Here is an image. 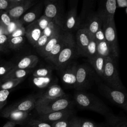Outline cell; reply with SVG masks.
<instances>
[{
	"label": "cell",
	"mask_w": 127,
	"mask_h": 127,
	"mask_svg": "<svg viewBox=\"0 0 127 127\" xmlns=\"http://www.w3.org/2000/svg\"><path fill=\"white\" fill-rule=\"evenodd\" d=\"M98 90L102 96L126 112L127 111V98L126 91L113 89L105 83L98 84Z\"/></svg>",
	"instance_id": "cell-7"
},
{
	"label": "cell",
	"mask_w": 127,
	"mask_h": 127,
	"mask_svg": "<svg viewBox=\"0 0 127 127\" xmlns=\"http://www.w3.org/2000/svg\"><path fill=\"white\" fill-rule=\"evenodd\" d=\"M39 0H24L13 5L6 11L13 19H19L30 7L36 4Z\"/></svg>",
	"instance_id": "cell-13"
},
{
	"label": "cell",
	"mask_w": 127,
	"mask_h": 127,
	"mask_svg": "<svg viewBox=\"0 0 127 127\" xmlns=\"http://www.w3.org/2000/svg\"><path fill=\"white\" fill-rule=\"evenodd\" d=\"M63 30L60 26L56 24L53 20L49 23L47 27L42 31V34L50 38L56 33Z\"/></svg>",
	"instance_id": "cell-32"
},
{
	"label": "cell",
	"mask_w": 127,
	"mask_h": 127,
	"mask_svg": "<svg viewBox=\"0 0 127 127\" xmlns=\"http://www.w3.org/2000/svg\"><path fill=\"white\" fill-rule=\"evenodd\" d=\"M96 55H97V42L94 36L91 34L90 39L86 49V57L89 60L93 59Z\"/></svg>",
	"instance_id": "cell-31"
},
{
	"label": "cell",
	"mask_w": 127,
	"mask_h": 127,
	"mask_svg": "<svg viewBox=\"0 0 127 127\" xmlns=\"http://www.w3.org/2000/svg\"><path fill=\"white\" fill-rule=\"evenodd\" d=\"M63 30L56 33L53 36H52L46 43V44L41 49L37 51V53L44 59L47 56L49 53L53 48V47L58 42L61 36L64 33Z\"/></svg>",
	"instance_id": "cell-26"
},
{
	"label": "cell",
	"mask_w": 127,
	"mask_h": 127,
	"mask_svg": "<svg viewBox=\"0 0 127 127\" xmlns=\"http://www.w3.org/2000/svg\"><path fill=\"white\" fill-rule=\"evenodd\" d=\"M74 113L75 110L73 108H67L46 114L39 115L38 119L43 121L52 123L55 122L69 119L74 116Z\"/></svg>",
	"instance_id": "cell-14"
},
{
	"label": "cell",
	"mask_w": 127,
	"mask_h": 127,
	"mask_svg": "<svg viewBox=\"0 0 127 127\" xmlns=\"http://www.w3.org/2000/svg\"><path fill=\"white\" fill-rule=\"evenodd\" d=\"M14 67V64L10 62L0 64V78L6 74Z\"/></svg>",
	"instance_id": "cell-37"
},
{
	"label": "cell",
	"mask_w": 127,
	"mask_h": 127,
	"mask_svg": "<svg viewBox=\"0 0 127 127\" xmlns=\"http://www.w3.org/2000/svg\"><path fill=\"white\" fill-rule=\"evenodd\" d=\"M75 90H85L92 85L94 79V72L86 64H77L76 72Z\"/></svg>",
	"instance_id": "cell-8"
},
{
	"label": "cell",
	"mask_w": 127,
	"mask_h": 127,
	"mask_svg": "<svg viewBox=\"0 0 127 127\" xmlns=\"http://www.w3.org/2000/svg\"><path fill=\"white\" fill-rule=\"evenodd\" d=\"M102 79L105 81V83L111 88L125 91L114 58L111 57L106 58Z\"/></svg>",
	"instance_id": "cell-4"
},
{
	"label": "cell",
	"mask_w": 127,
	"mask_h": 127,
	"mask_svg": "<svg viewBox=\"0 0 127 127\" xmlns=\"http://www.w3.org/2000/svg\"><path fill=\"white\" fill-rule=\"evenodd\" d=\"M104 117L108 127H127L126 118L115 115L111 111Z\"/></svg>",
	"instance_id": "cell-25"
},
{
	"label": "cell",
	"mask_w": 127,
	"mask_h": 127,
	"mask_svg": "<svg viewBox=\"0 0 127 127\" xmlns=\"http://www.w3.org/2000/svg\"><path fill=\"white\" fill-rule=\"evenodd\" d=\"M93 36L97 42L105 40V36L102 26L99 28V29L97 30V31L95 33Z\"/></svg>",
	"instance_id": "cell-47"
},
{
	"label": "cell",
	"mask_w": 127,
	"mask_h": 127,
	"mask_svg": "<svg viewBox=\"0 0 127 127\" xmlns=\"http://www.w3.org/2000/svg\"><path fill=\"white\" fill-rule=\"evenodd\" d=\"M11 90H0V111L5 105L8 96L10 93Z\"/></svg>",
	"instance_id": "cell-41"
},
{
	"label": "cell",
	"mask_w": 127,
	"mask_h": 127,
	"mask_svg": "<svg viewBox=\"0 0 127 127\" xmlns=\"http://www.w3.org/2000/svg\"><path fill=\"white\" fill-rule=\"evenodd\" d=\"M66 35L67 32L64 31L58 42L53 47V48L48 54L47 56L45 58L47 61L52 64L53 66L54 64L60 51H61L65 42Z\"/></svg>",
	"instance_id": "cell-19"
},
{
	"label": "cell",
	"mask_w": 127,
	"mask_h": 127,
	"mask_svg": "<svg viewBox=\"0 0 127 127\" xmlns=\"http://www.w3.org/2000/svg\"><path fill=\"white\" fill-rule=\"evenodd\" d=\"M77 65V64L75 62L71 61L64 68L60 71L63 83L68 87L75 88Z\"/></svg>",
	"instance_id": "cell-10"
},
{
	"label": "cell",
	"mask_w": 127,
	"mask_h": 127,
	"mask_svg": "<svg viewBox=\"0 0 127 127\" xmlns=\"http://www.w3.org/2000/svg\"><path fill=\"white\" fill-rule=\"evenodd\" d=\"M13 5L14 4L10 0H0V10L6 11Z\"/></svg>",
	"instance_id": "cell-45"
},
{
	"label": "cell",
	"mask_w": 127,
	"mask_h": 127,
	"mask_svg": "<svg viewBox=\"0 0 127 127\" xmlns=\"http://www.w3.org/2000/svg\"><path fill=\"white\" fill-rule=\"evenodd\" d=\"M41 34L42 30L38 26L36 21L28 24L25 27V36L33 47L36 43Z\"/></svg>",
	"instance_id": "cell-20"
},
{
	"label": "cell",
	"mask_w": 127,
	"mask_h": 127,
	"mask_svg": "<svg viewBox=\"0 0 127 127\" xmlns=\"http://www.w3.org/2000/svg\"><path fill=\"white\" fill-rule=\"evenodd\" d=\"M97 54L104 58L109 57L113 58L110 47L106 40L97 42Z\"/></svg>",
	"instance_id": "cell-29"
},
{
	"label": "cell",
	"mask_w": 127,
	"mask_h": 127,
	"mask_svg": "<svg viewBox=\"0 0 127 127\" xmlns=\"http://www.w3.org/2000/svg\"><path fill=\"white\" fill-rule=\"evenodd\" d=\"M25 36V27L24 26H22L15 30H14L13 32H12L10 34H9L8 37V38L18 37V36Z\"/></svg>",
	"instance_id": "cell-44"
},
{
	"label": "cell",
	"mask_w": 127,
	"mask_h": 127,
	"mask_svg": "<svg viewBox=\"0 0 127 127\" xmlns=\"http://www.w3.org/2000/svg\"><path fill=\"white\" fill-rule=\"evenodd\" d=\"M38 97V94L35 95H31L26 98L19 101L14 104H12L7 108L11 109L16 110L20 111L30 112L35 108V103Z\"/></svg>",
	"instance_id": "cell-17"
},
{
	"label": "cell",
	"mask_w": 127,
	"mask_h": 127,
	"mask_svg": "<svg viewBox=\"0 0 127 127\" xmlns=\"http://www.w3.org/2000/svg\"><path fill=\"white\" fill-rule=\"evenodd\" d=\"M50 38H49L48 37L45 36V35L41 34V36L37 41L36 43L33 47L37 52L39 51L40 49H41L46 44V43L48 42V40Z\"/></svg>",
	"instance_id": "cell-43"
},
{
	"label": "cell",
	"mask_w": 127,
	"mask_h": 127,
	"mask_svg": "<svg viewBox=\"0 0 127 127\" xmlns=\"http://www.w3.org/2000/svg\"><path fill=\"white\" fill-rule=\"evenodd\" d=\"M28 127H52V123L42 121L39 119H29L27 122Z\"/></svg>",
	"instance_id": "cell-36"
},
{
	"label": "cell",
	"mask_w": 127,
	"mask_h": 127,
	"mask_svg": "<svg viewBox=\"0 0 127 127\" xmlns=\"http://www.w3.org/2000/svg\"><path fill=\"white\" fill-rule=\"evenodd\" d=\"M16 125V124L15 123L9 121L2 127H15Z\"/></svg>",
	"instance_id": "cell-49"
},
{
	"label": "cell",
	"mask_w": 127,
	"mask_h": 127,
	"mask_svg": "<svg viewBox=\"0 0 127 127\" xmlns=\"http://www.w3.org/2000/svg\"><path fill=\"white\" fill-rule=\"evenodd\" d=\"M117 7L126 8L127 7V0H116Z\"/></svg>",
	"instance_id": "cell-48"
},
{
	"label": "cell",
	"mask_w": 127,
	"mask_h": 127,
	"mask_svg": "<svg viewBox=\"0 0 127 127\" xmlns=\"http://www.w3.org/2000/svg\"><path fill=\"white\" fill-rule=\"evenodd\" d=\"M32 71L33 69H19L14 67L6 74L0 78V80L13 79H25V77Z\"/></svg>",
	"instance_id": "cell-27"
},
{
	"label": "cell",
	"mask_w": 127,
	"mask_h": 127,
	"mask_svg": "<svg viewBox=\"0 0 127 127\" xmlns=\"http://www.w3.org/2000/svg\"><path fill=\"white\" fill-rule=\"evenodd\" d=\"M23 25L19 19L12 20V21L11 22L10 24L5 28L6 35L8 36L14 30H15L16 29H17V28H18L19 27Z\"/></svg>",
	"instance_id": "cell-39"
},
{
	"label": "cell",
	"mask_w": 127,
	"mask_h": 127,
	"mask_svg": "<svg viewBox=\"0 0 127 127\" xmlns=\"http://www.w3.org/2000/svg\"><path fill=\"white\" fill-rule=\"evenodd\" d=\"M39 62L38 57L35 55H29L22 58L16 64L14 68L19 69H33Z\"/></svg>",
	"instance_id": "cell-24"
},
{
	"label": "cell",
	"mask_w": 127,
	"mask_h": 127,
	"mask_svg": "<svg viewBox=\"0 0 127 127\" xmlns=\"http://www.w3.org/2000/svg\"><path fill=\"white\" fill-rule=\"evenodd\" d=\"M3 34H6V29L5 27L0 23V35H3Z\"/></svg>",
	"instance_id": "cell-50"
},
{
	"label": "cell",
	"mask_w": 127,
	"mask_h": 127,
	"mask_svg": "<svg viewBox=\"0 0 127 127\" xmlns=\"http://www.w3.org/2000/svg\"><path fill=\"white\" fill-rule=\"evenodd\" d=\"M78 0H69V3L71 5V7L77 6V3Z\"/></svg>",
	"instance_id": "cell-51"
},
{
	"label": "cell",
	"mask_w": 127,
	"mask_h": 127,
	"mask_svg": "<svg viewBox=\"0 0 127 127\" xmlns=\"http://www.w3.org/2000/svg\"><path fill=\"white\" fill-rule=\"evenodd\" d=\"M24 79L22 78L0 80V90H11L21 83Z\"/></svg>",
	"instance_id": "cell-33"
},
{
	"label": "cell",
	"mask_w": 127,
	"mask_h": 127,
	"mask_svg": "<svg viewBox=\"0 0 127 127\" xmlns=\"http://www.w3.org/2000/svg\"><path fill=\"white\" fill-rule=\"evenodd\" d=\"M53 66L40 67L35 69L32 72V76L45 77L52 75Z\"/></svg>",
	"instance_id": "cell-34"
},
{
	"label": "cell",
	"mask_w": 127,
	"mask_h": 127,
	"mask_svg": "<svg viewBox=\"0 0 127 127\" xmlns=\"http://www.w3.org/2000/svg\"><path fill=\"white\" fill-rule=\"evenodd\" d=\"M91 34L85 28H79L76 31L75 41L77 54L86 57V49L90 39Z\"/></svg>",
	"instance_id": "cell-15"
},
{
	"label": "cell",
	"mask_w": 127,
	"mask_h": 127,
	"mask_svg": "<svg viewBox=\"0 0 127 127\" xmlns=\"http://www.w3.org/2000/svg\"><path fill=\"white\" fill-rule=\"evenodd\" d=\"M31 80L35 87L44 91L51 85L57 83V79L53 75L45 77L32 76Z\"/></svg>",
	"instance_id": "cell-21"
},
{
	"label": "cell",
	"mask_w": 127,
	"mask_h": 127,
	"mask_svg": "<svg viewBox=\"0 0 127 127\" xmlns=\"http://www.w3.org/2000/svg\"><path fill=\"white\" fill-rule=\"evenodd\" d=\"M8 36L6 34L0 35V52H6L9 49L8 48Z\"/></svg>",
	"instance_id": "cell-40"
},
{
	"label": "cell",
	"mask_w": 127,
	"mask_h": 127,
	"mask_svg": "<svg viewBox=\"0 0 127 127\" xmlns=\"http://www.w3.org/2000/svg\"><path fill=\"white\" fill-rule=\"evenodd\" d=\"M43 4L44 15L62 28L65 16L63 0H44Z\"/></svg>",
	"instance_id": "cell-6"
},
{
	"label": "cell",
	"mask_w": 127,
	"mask_h": 127,
	"mask_svg": "<svg viewBox=\"0 0 127 127\" xmlns=\"http://www.w3.org/2000/svg\"><path fill=\"white\" fill-rule=\"evenodd\" d=\"M73 98L75 104L80 109L90 110L104 116L111 112L108 107L98 97L85 90H75Z\"/></svg>",
	"instance_id": "cell-1"
},
{
	"label": "cell",
	"mask_w": 127,
	"mask_h": 127,
	"mask_svg": "<svg viewBox=\"0 0 127 127\" xmlns=\"http://www.w3.org/2000/svg\"><path fill=\"white\" fill-rule=\"evenodd\" d=\"M102 16V28L105 38L108 43L113 57L115 59L119 57V46L114 16Z\"/></svg>",
	"instance_id": "cell-5"
},
{
	"label": "cell",
	"mask_w": 127,
	"mask_h": 127,
	"mask_svg": "<svg viewBox=\"0 0 127 127\" xmlns=\"http://www.w3.org/2000/svg\"><path fill=\"white\" fill-rule=\"evenodd\" d=\"M69 119L53 122L52 124V127H69L68 123Z\"/></svg>",
	"instance_id": "cell-46"
},
{
	"label": "cell",
	"mask_w": 127,
	"mask_h": 127,
	"mask_svg": "<svg viewBox=\"0 0 127 127\" xmlns=\"http://www.w3.org/2000/svg\"><path fill=\"white\" fill-rule=\"evenodd\" d=\"M25 40V36H18L8 38L7 41L8 49L12 50H19L24 45Z\"/></svg>",
	"instance_id": "cell-30"
},
{
	"label": "cell",
	"mask_w": 127,
	"mask_h": 127,
	"mask_svg": "<svg viewBox=\"0 0 127 127\" xmlns=\"http://www.w3.org/2000/svg\"><path fill=\"white\" fill-rule=\"evenodd\" d=\"M12 20L6 11L1 13L0 15V23L3 25L5 28L10 24Z\"/></svg>",
	"instance_id": "cell-42"
},
{
	"label": "cell",
	"mask_w": 127,
	"mask_h": 127,
	"mask_svg": "<svg viewBox=\"0 0 127 127\" xmlns=\"http://www.w3.org/2000/svg\"><path fill=\"white\" fill-rule=\"evenodd\" d=\"M77 54L75 38L71 33L67 32L65 42L53 65L54 69L59 71L64 68Z\"/></svg>",
	"instance_id": "cell-2"
},
{
	"label": "cell",
	"mask_w": 127,
	"mask_h": 127,
	"mask_svg": "<svg viewBox=\"0 0 127 127\" xmlns=\"http://www.w3.org/2000/svg\"><path fill=\"white\" fill-rule=\"evenodd\" d=\"M105 59L106 58L97 55L93 59L88 60L94 70L102 78H103Z\"/></svg>",
	"instance_id": "cell-28"
},
{
	"label": "cell",
	"mask_w": 127,
	"mask_h": 127,
	"mask_svg": "<svg viewBox=\"0 0 127 127\" xmlns=\"http://www.w3.org/2000/svg\"><path fill=\"white\" fill-rule=\"evenodd\" d=\"M81 21L77 13V6L71 7V8L65 14L62 26V30L66 32L71 33L80 28Z\"/></svg>",
	"instance_id": "cell-9"
},
{
	"label": "cell",
	"mask_w": 127,
	"mask_h": 127,
	"mask_svg": "<svg viewBox=\"0 0 127 127\" xmlns=\"http://www.w3.org/2000/svg\"><path fill=\"white\" fill-rule=\"evenodd\" d=\"M44 4L42 1L37 3L36 5L30 10L24 13L19 19L23 25L30 24L36 21L40 16Z\"/></svg>",
	"instance_id": "cell-18"
},
{
	"label": "cell",
	"mask_w": 127,
	"mask_h": 127,
	"mask_svg": "<svg viewBox=\"0 0 127 127\" xmlns=\"http://www.w3.org/2000/svg\"><path fill=\"white\" fill-rule=\"evenodd\" d=\"M116 8V0H101L97 12L102 16H114Z\"/></svg>",
	"instance_id": "cell-22"
},
{
	"label": "cell",
	"mask_w": 127,
	"mask_h": 127,
	"mask_svg": "<svg viewBox=\"0 0 127 127\" xmlns=\"http://www.w3.org/2000/svg\"><path fill=\"white\" fill-rule=\"evenodd\" d=\"M52 19L50 18L47 17L46 16L44 15V14L40 16L36 20V23L39 27V28L42 30V31L45 29L49 23L51 21Z\"/></svg>",
	"instance_id": "cell-38"
},
{
	"label": "cell",
	"mask_w": 127,
	"mask_h": 127,
	"mask_svg": "<svg viewBox=\"0 0 127 127\" xmlns=\"http://www.w3.org/2000/svg\"><path fill=\"white\" fill-rule=\"evenodd\" d=\"M68 123L69 127H108L103 124L97 123L87 119L75 117L74 116L69 119Z\"/></svg>",
	"instance_id": "cell-23"
},
{
	"label": "cell",
	"mask_w": 127,
	"mask_h": 127,
	"mask_svg": "<svg viewBox=\"0 0 127 127\" xmlns=\"http://www.w3.org/2000/svg\"><path fill=\"white\" fill-rule=\"evenodd\" d=\"M102 18L97 11L90 12L84 19L80 28H85L91 35H94L102 26Z\"/></svg>",
	"instance_id": "cell-12"
},
{
	"label": "cell",
	"mask_w": 127,
	"mask_h": 127,
	"mask_svg": "<svg viewBox=\"0 0 127 127\" xmlns=\"http://www.w3.org/2000/svg\"><path fill=\"white\" fill-rule=\"evenodd\" d=\"M94 0H83L82 9L81 15L79 16L81 23L84 20L85 18L90 13V9L91 8L92 5Z\"/></svg>",
	"instance_id": "cell-35"
},
{
	"label": "cell",
	"mask_w": 127,
	"mask_h": 127,
	"mask_svg": "<svg viewBox=\"0 0 127 127\" xmlns=\"http://www.w3.org/2000/svg\"><path fill=\"white\" fill-rule=\"evenodd\" d=\"M73 102L66 95L51 100L36 101L35 109L39 115L73 108Z\"/></svg>",
	"instance_id": "cell-3"
},
{
	"label": "cell",
	"mask_w": 127,
	"mask_h": 127,
	"mask_svg": "<svg viewBox=\"0 0 127 127\" xmlns=\"http://www.w3.org/2000/svg\"><path fill=\"white\" fill-rule=\"evenodd\" d=\"M0 116L8 119L16 125H24L29 119V112L20 111L6 107L0 111Z\"/></svg>",
	"instance_id": "cell-11"
},
{
	"label": "cell",
	"mask_w": 127,
	"mask_h": 127,
	"mask_svg": "<svg viewBox=\"0 0 127 127\" xmlns=\"http://www.w3.org/2000/svg\"><path fill=\"white\" fill-rule=\"evenodd\" d=\"M66 95L62 87L56 83L51 85L44 91L39 94L36 101L57 99Z\"/></svg>",
	"instance_id": "cell-16"
}]
</instances>
